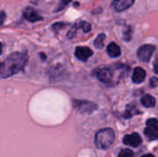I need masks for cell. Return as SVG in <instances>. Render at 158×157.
<instances>
[{
    "label": "cell",
    "mask_w": 158,
    "mask_h": 157,
    "mask_svg": "<svg viewBox=\"0 0 158 157\" xmlns=\"http://www.w3.org/2000/svg\"><path fill=\"white\" fill-rule=\"evenodd\" d=\"M40 56H41V57H42V59H43V60H44V59L46 58V56H45V55H44L43 53H41V54H40Z\"/></svg>",
    "instance_id": "cell-23"
},
{
    "label": "cell",
    "mask_w": 158,
    "mask_h": 157,
    "mask_svg": "<svg viewBox=\"0 0 158 157\" xmlns=\"http://www.w3.org/2000/svg\"><path fill=\"white\" fill-rule=\"evenodd\" d=\"M78 29H81L84 32H89L91 31V24L88 23V22H86V21H80V22L76 23L72 27V29L68 32V35H67L68 38L69 39H72L75 36L76 31H77Z\"/></svg>",
    "instance_id": "cell-7"
},
{
    "label": "cell",
    "mask_w": 158,
    "mask_h": 157,
    "mask_svg": "<svg viewBox=\"0 0 158 157\" xmlns=\"http://www.w3.org/2000/svg\"><path fill=\"white\" fill-rule=\"evenodd\" d=\"M146 77V72L143 68L138 67L134 69L133 75H132V81L134 83H141L144 81Z\"/></svg>",
    "instance_id": "cell-12"
},
{
    "label": "cell",
    "mask_w": 158,
    "mask_h": 157,
    "mask_svg": "<svg viewBox=\"0 0 158 157\" xmlns=\"http://www.w3.org/2000/svg\"><path fill=\"white\" fill-rule=\"evenodd\" d=\"M115 140V132L110 128L102 129L97 131L94 139V143L98 149H108Z\"/></svg>",
    "instance_id": "cell-2"
},
{
    "label": "cell",
    "mask_w": 158,
    "mask_h": 157,
    "mask_svg": "<svg viewBox=\"0 0 158 157\" xmlns=\"http://www.w3.org/2000/svg\"><path fill=\"white\" fill-rule=\"evenodd\" d=\"M142 104L145 107H154L156 105V99L149 94H146L142 97Z\"/></svg>",
    "instance_id": "cell-14"
},
{
    "label": "cell",
    "mask_w": 158,
    "mask_h": 157,
    "mask_svg": "<svg viewBox=\"0 0 158 157\" xmlns=\"http://www.w3.org/2000/svg\"><path fill=\"white\" fill-rule=\"evenodd\" d=\"M66 24L65 23H56L53 25V29L54 30H56V29H61L63 28V26H65Z\"/></svg>",
    "instance_id": "cell-20"
},
{
    "label": "cell",
    "mask_w": 158,
    "mask_h": 157,
    "mask_svg": "<svg viewBox=\"0 0 158 157\" xmlns=\"http://www.w3.org/2000/svg\"><path fill=\"white\" fill-rule=\"evenodd\" d=\"M142 157H155L153 155H151V154H147V155H143Z\"/></svg>",
    "instance_id": "cell-24"
},
{
    "label": "cell",
    "mask_w": 158,
    "mask_h": 157,
    "mask_svg": "<svg viewBox=\"0 0 158 157\" xmlns=\"http://www.w3.org/2000/svg\"><path fill=\"white\" fill-rule=\"evenodd\" d=\"M150 85L151 87H156L158 86V79L157 78H153L150 81Z\"/></svg>",
    "instance_id": "cell-18"
},
{
    "label": "cell",
    "mask_w": 158,
    "mask_h": 157,
    "mask_svg": "<svg viewBox=\"0 0 158 157\" xmlns=\"http://www.w3.org/2000/svg\"><path fill=\"white\" fill-rule=\"evenodd\" d=\"M5 19H6V13L4 11H0V27L3 25Z\"/></svg>",
    "instance_id": "cell-19"
},
{
    "label": "cell",
    "mask_w": 158,
    "mask_h": 157,
    "mask_svg": "<svg viewBox=\"0 0 158 157\" xmlns=\"http://www.w3.org/2000/svg\"><path fill=\"white\" fill-rule=\"evenodd\" d=\"M2 54V43H0V55Z\"/></svg>",
    "instance_id": "cell-25"
},
{
    "label": "cell",
    "mask_w": 158,
    "mask_h": 157,
    "mask_svg": "<svg viewBox=\"0 0 158 157\" xmlns=\"http://www.w3.org/2000/svg\"><path fill=\"white\" fill-rule=\"evenodd\" d=\"M156 50V46L153 44H144L143 46H141L138 50V57L140 58V60H142L143 62H149V60L151 59L154 52Z\"/></svg>",
    "instance_id": "cell-6"
},
{
    "label": "cell",
    "mask_w": 158,
    "mask_h": 157,
    "mask_svg": "<svg viewBox=\"0 0 158 157\" xmlns=\"http://www.w3.org/2000/svg\"><path fill=\"white\" fill-rule=\"evenodd\" d=\"M134 2H135L134 0H114L113 7L115 8L116 11L121 12L132 6Z\"/></svg>",
    "instance_id": "cell-10"
},
{
    "label": "cell",
    "mask_w": 158,
    "mask_h": 157,
    "mask_svg": "<svg viewBox=\"0 0 158 157\" xmlns=\"http://www.w3.org/2000/svg\"><path fill=\"white\" fill-rule=\"evenodd\" d=\"M70 1H71V0H61V2H62V6H61V8H62L63 6H65L66 5H68ZM61 8H60V9H61Z\"/></svg>",
    "instance_id": "cell-21"
},
{
    "label": "cell",
    "mask_w": 158,
    "mask_h": 157,
    "mask_svg": "<svg viewBox=\"0 0 158 157\" xmlns=\"http://www.w3.org/2000/svg\"><path fill=\"white\" fill-rule=\"evenodd\" d=\"M106 39V35L104 33H101L97 36V38L94 40V46L97 49H102L104 47V42Z\"/></svg>",
    "instance_id": "cell-15"
},
{
    "label": "cell",
    "mask_w": 158,
    "mask_h": 157,
    "mask_svg": "<svg viewBox=\"0 0 158 157\" xmlns=\"http://www.w3.org/2000/svg\"><path fill=\"white\" fill-rule=\"evenodd\" d=\"M95 75L97 77V79L105 83V84H112L114 82V70L113 68H109V67H104L101 68H98L95 72Z\"/></svg>",
    "instance_id": "cell-3"
},
{
    "label": "cell",
    "mask_w": 158,
    "mask_h": 157,
    "mask_svg": "<svg viewBox=\"0 0 158 157\" xmlns=\"http://www.w3.org/2000/svg\"><path fill=\"white\" fill-rule=\"evenodd\" d=\"M147 127L144 130V134L150 141L158 139V121L156 118H149L146 122Z\"/></svg>",
    "instance_id": "cell-4"
},
{
    "label": "cell",
    "mask_w": 158,
    "mask_h": 157,
    "mask_svg": "<svg viewBox=\"0 0 158 157\" xmlns=\"http://www.w3.org/2000/svg\"><path fill=\"white\" fill-rule=\"evenodd\" d=\"M134 156V154L131 150L130 149H123L119 155H118V157H133Z\"/></svg>",
    "instance_id": "cell-16"
},
{
    "label": "cell",
    "mask_w": 158,
    "mask_h": 157,
    "mask_svg": "<svg viewBox=\"0 0 158 157\" xmlns=\"http://www.w3.org/2000/svg\"><path fill=\"white\" fill-rule=\"evenodd\" d=\"M2 67V63H0V68Z\"/></svg>",
    "instance_id": "cell-26"
},
{
    "label": "cell",
    "mask_w": 158,
    "mask_h": 157,
    "mask_svg": "<svg viewBox=\"0 0 158 157\" xmlns=\"http://www.w3.org/2000/svg\"><path fill=\"white\" fill-rule=\"evenodd\" d=\"M23 17L31 22H35V21H39L43 19V17L40 16L33 8L31 7H27L24 11H23Z\"/></svg>",
    "instance_id": "cell-11"
},
{
    "label": "cell",
    "mask_w": 158,
    "mask_h": 157,
    "mask_svg": "<svg viewBox=\"0 0 158 157\" xmlns=\"http://www.w3.org/2000/svg\"><path fill=\"white\" fill-rule=\"evenodd\" d=\"M75 56L79 60L86 61L89 57L93 56V51L86 46H79L75 50Z\"/></svg>",
    "instance_id": "cell-9"
},
{
    "label": "cell",
    "mask_w": 158,
    "mask_h": 157,
    "mask_svg": "<svg viewBox=\"0 0 158 157\" xmlns=\"http://www.w3.org/2000/svg\"><path fill=\"white\" fill-rule=\"evenodd\" d=\"M123 142L126 145L131 147H138L142 144L143 139L138 133H132L131 135H126L123 139Z\"/></svg>",
    "instance_id": "cell-8"
},
{
    "label": "cell",
    "mask_w": 158,
    "mask_h": 157,
    "mask_svg": "<svg viewBox=\"0 0 158 157\" xmlns=\"http://www.w3.org/2000/svg\"><path fill=\"white\" fill-rule=\"evenodd\" d=\"M73 106L81 113H92L97 109V105L85 100H73Z\"/></svg>",
    "instance_id": "cell-5"
},
{
    "label": "cell",
    "mask_w": 158,
    "mask_h": 157,
    "mask_svg": "<svg viewBox=\"0 0 158 157\" xmlns=\"http://www.w3.org/2000/svg\"><path fill=\"white\" fill-rule=\"evenodd\" d=\"M28 62V56L25 53L14 52L2 63L0 68V78H9L21 71Z\"/></svg>",
    "instance_id": "cell-1"
},
{
    "label": "cell",
    "mask_w": 158,
    "mask_h": 157,
    "mask_svg": "<svg viewBox=\"0 0 158 157\" xmlns=\"http://www.w3.org/2000/svg\"><path fill=\"white\" fill-rule=\"evenodd\" d=\"M107 53L111 57H118L120 56L121 54V50L120 47L115 43H109V45L107 46Z\"/></svg>",
    "instance_id": "cell-13"
},
{
    "label": "cell",
    "mask_w": 158,
    "mask_h": 157,
    "mask_svg": "<svg viewBox=\"0 0 158 157\" xmlns=\"http://www.w3.org/2000/svg\"><path fill=\"white\" fill-rule=\"evenodd\" d=\"M154 66H155V71H156V73L158 74V60L155 62V65Z\"/></svg>",
    "instance_id": "cell-22"
},
{
    "label": "cell",
    "mask_w": 158,
    "mask_h": 157,
    "mask_svg": "<svg viewBox=\"0 0 158 157\" xmlns=\"http://www.w3.org/2000/svg\"><path fill=\"white\" fill-rule=\"evenodd\" d=\"M124 39L126 41H130L131 39V28H129L128 29V31H126L124 33Z\"/></svg>",
    "instance_id": "cell-17"
}]
</instances>
